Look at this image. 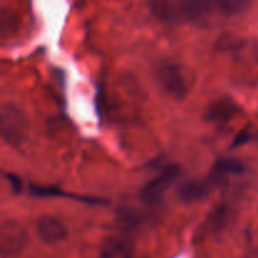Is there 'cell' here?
<instances>
[{
    "mask_svg": "<svg viewBox=\"0 0 258 258\" xmlns=\"http://www.w3.org/2000/svg\"><path fill=\"white\" fill-rule=\"evenodd\" d=\"M24 242V234L19 226L12 222H4L2 227V252L3 256L17 253Z\"/></svg>",
    "mask_w": 258,
    "mask_h": 258,
    "instance_id": "cell-7",
    "label": "cell"
},
{
    "mask_svg": "<svg viewBox=\"0 0 258 258\" xmlns=\"http://www.w3.org/2000/svg\"><path fill=\"white\" fill-rule=\"evenodd\" d=\"M231 111L232 106H227L224 102L219 103L209 111V117H211V120H224V118H228L231 116Z\"/></svg>",
    "mask_w": 258,
    "mask_h": 258,
    "instance_id": "cell-10",
    "label": "cell"
},
{
    "mask_svg": "<svg viewBox=\"0 0 258 258\" xmlns=\"http://www.w3.org/2000/svg\"><path fill=\"white\" fill-rule=\"evenodd\" d=\"M248 140H249V134L247 133L246 130L241 131V133L236 136L233 143H232V148H237V146L243 145V144H246Z\"/></svg>",
    "mask_w": 258,
    "mask_h": 258,
    "instance_id": "cell-12",
    "label": "cell"
},
{
    "mask_svg": "<svg viewBox=\"0 0 258 258\" xmlns=\"http://www.w3.org/2000/svg\"><path fill=\"white\" fill-rule=\"evenodd\" d=\"M130 253V239L123 237H113L103 246L102 258H128Z\"/></svg>",
    "mask_w": 258,
    "mask_h": 258,
    "instance_id": "cell-9",
    "label": "cell"
},
{
    "mask_svg": "<svg viewBox=\"0 0 258 258\" xmlns=\"http://www.w3.org/2000/svg\"><path fill=\"white\" fill-rule=\"evenodd\" d=\"M179 174V168L176 165H168L158 174L154 179H151L141 190V198L146 203H158L161 197L165 194L169 186L173 184Z\"/></svg>",
    "mask_w": 258,
    "mask_h": 258,
    "instance_id": "cell-5",
    "label": "cell"
},
{
    "mask_svg": "<svg viewBox=\"0 0 258 258\" xmlns=\"http://www.w3.org/2000/svg\"><path fill=\"white\" fill-rule=\"evenodd\" d=\"M5 178L8 179V183H9L10 188L13 189V191H15V193H20L22 191V180H20V178H18L15 174H12V173H7L5 174Z\"/></svg>",
    "mask_w": 258,
    "mask_h": 258,
    "instance_id": "cell-11",
    "label": "cell"
},
{
    "mask_svg": "<svg viewBox=\"0 0 258 258\" xmlns=\"http://www.w3.org/2000/svg\"><path fill=\"white\" fill-rule=\"evenodd\" d=\"M2 136L9 146L17 148L24 141L27 135L28 122L24 113L12 103H5L2 107L0 117Z\"/></svg>",
    "mask_w": 258,
    "mask_h": 258,
    "instance_id": "cell-4",
    "label": "cell"
},
{
    "mask_svg": "<svg viewBox=\"0 0 258 258\" xmlns=\"http://www.w3.org/2000/svg\"><path fill=\"white\" fill-rule=\"evenodd\" d=\"M29 193L35 197H62V198H73L78 202L88 204H105L102 199L93 198V197H83V196H76V194L66 193L64 190L59 188H54V186H43V185H30Z\"/></svg>",
    "mask_w": 258,
    "mask_h": 258,
    "instance_id": "cell-8",
    "label": "cell"
},
{
    "mask_svg": "<svg viewBox=\"0 0 258 258\" xmlns=\"http://www.w3.org/2000/svg\"><path fill=\"white\" fill-rule=\"evenodd\" d=\"M249 5L239 0L211 2H154L149 4L151 14L163 22L174 24H204L217 18L241 13Z\"/></svg>",
    "mask_w": 258,
    "mask_h": 258,
    "instance_id": "cell-1",
    "label": "cell"
},
{
    "mask_svg": "<svg viewBox=\"0 0 258 258\" xmlns=\"http://www.w3.org/2000/svg\"><path fill=\"white\" fill-rule=\"evenodd\" d=\"M37 233L42 241L48 243L63 241L67 237L68 229L62 221L52 216H43L37 222Z\"/></svg>",
    "mask_w": 258,
    "mask_h": 258,
    "instance_id": "cell-6",
    "label": "cell"
},
{
    "mask_svg": "<svg viewBox=\"0 0 258 258\" xmlns=\"http://www.w3.org/2000/svg\"><path fill=\"white\" fill-rule=\"evenodd\" d=\"M154 76L168 95L174 98H183L188 92V81L183 68L168 60H161L154 67Z\"/></svg>",
    "mask_w": 258,
    "mask_h": 258,
    "instance_id": "cell-3",
    "label": "cell"
},
{
    "mask_svg": "<svg viewBox=\"0 0 258 258\" xmlns=\"http://www.w3.org/2000/svg\"><path fill=\"white\" fill-rule=\"evenodd\" d=\"M244 170L243 163L237 159L224 158L216 161L213 168L202 179H196L183 184L179 188V197L183 202H197L204 199L214 189L227 183L232 175L241 174Z\"/></svg>",
    "mask_w": 258,
    "mask_h": 258,
    "instance_id": "cell-2",
    "label": "cell"
}]
</instances>
